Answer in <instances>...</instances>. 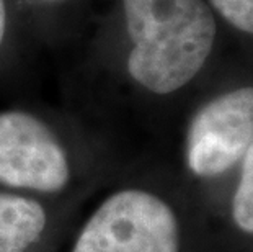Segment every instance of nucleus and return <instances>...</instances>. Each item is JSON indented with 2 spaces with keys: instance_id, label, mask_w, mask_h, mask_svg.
<instances>
[{
  "instance_id": "nucleus-1",
  "label": "nucleus",
  "mask_w": 253,
  "mask_h": 252,
  "mask_svg": "<svg viewBox=\"0 0 253 252\" xmlns=\"http://www.w3.org/2000/svg\"><path fill=\"white\" fill-rule=\"evenodd\" d=\"M123 8L134 82L167 95L195 79L216 38V20L204 0H123Z\"/></svg>"
},
{
  "instance_id": "nucleus-2",
  "label": "nucleus",
  "mask_w": 253,
  "mask_h": 252,
  "mask_svg": "<svg viewBox=\"0 0 253 252\" xmlns=\"http://www.w3.org/2000/svg\"><path fill=\"white\" fill-rule=\"evenodd\" d=\"M57 252H181V223L165 198L123 185L90 197Z\"/></svg>"
},
{
  "instance_id": "nucleus-3",
  "label": "nucleus",
  "mask_w": 253,
  "mask_h": 252,
  "mask_svg": "<svg viewBox=\"0 0 253 252\" xmlns=\"http://www.w3.org/2000/svg\"><path fill=\"white\" fill-rule=\"evenodd\" d=\"M0 189L49 202L91 195L80 190L69 149L49 123L18 108L0 111Z\"/></svg>"
},
{
  "instance_id": "nucleus-4",
  "label": "nucleus",
  "mask_w": 253,
  "mask_h": 252,
  "mask_svg": "<svg viewBox=\"0 0 253 252\" xmlns=\"http://www.w3.org/2000/svg\"><path fill=\"white\" fill-rule=\"evenodd\" d=\"M253 144V87L208 101L186 135V164L196 177H217L244 157Z\"/></svg>"
},
{
  "instance_id": "nucleus-5",
  "label": "nucleus",
  "mask_w": 253,
  "mask_h": 252,
  "mask_svg": "<svg viewBox=\"0 0 253 252\" xmlns=\"http://www.w3.org/2000/svg\"><path fill=\"white\" fill-rule=\"evenodd\" d=\"M90 197L49 202L0 189V252H57Z\"/></svg>"
},
{
  "instance_id": "nucleus-6",
  "label": "nucleus",
  "mask_w": 253,
  "mask_h": 252,
  "mask_svg": "<svg viewBox=\"0 0 253 252\" xmlns=\"http://www.w3.org/2000/svg\"><path fill=\"white\" fill-rule=\"evenodd\" d=\"M242 159H244V167H242L240 184L234 195L232 214L235 224L242 231L253 233V144L247 149Z\"/></svg>"
},
{
  "instance_id": "nucleus-7",
  "label": "nucleus",
  "mask_w": 253,
  "mask_h": 252,
  "mask_svg": "<svg viewBox=\"0 0 253 252\" xmlns=\"http://www.w3.org/2000/svg\"><path fill=\"white\" fill-rule=\"evenodd\" d=\"M211 3L237 30L253 35V0H211Z\"/></svg>"
},
{
  "instance_id": "nucleus-8",
  "label": "nucleus",
  "mask_w": 253,
  "mask_h": 252,
  "mask_svg": "<svg viewBox=\"0 0 253 252\" xmlns=\"http://www.w3.org/2000/svg\"><path fill=\"white\" fill-rule=\"evenodd\" d=\"M5 30H7V8H5V0H0V46H2Z\"/></svg>"
},
{
  "instance_id": "nucleus-9",
  "label": "nucleus",
  "mask_w": 253,
  "mask_h": 252,
  "mask_svg": "<svg viewBox=\"0 0 253 252\" xmlns=\"http://www.w3.org/2000/svg\"><path fill=\"white\" fill-rule=\"evenodd\" d=\"M40 2H61V0H40Z\"/></svg>"
}]
</instances>
